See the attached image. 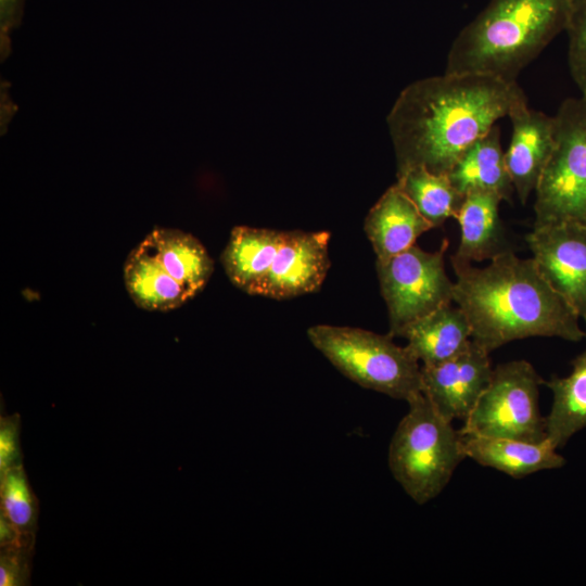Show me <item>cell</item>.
<instances>
[{
	"instance_id": "obj_1",
	"label": "cell",
	"mask_w": 586,
	"mask_h": 586,
	"mask_svg": "<svg viewBox=\"0 0 586 586\" xmlns=\"http://www.w3.org/2000/svg\"><path fill=\"white\" fill-rule=\"evenodd\" d=\"M524 104L517 81L492 75L445 72L408 85L387 115L397 175L417 166L447 175L469 145Z\"/></svg>"
},
{
	"instance_id": "obj_2",
	"label": "cell",
	"mask_w": 586,
	"mask_h": 586,
	"mask_svg": "<svg viewBox=\"0 0 586 586\" xmlns=\"http://www.w3.org/2000/svg\"><path fill=\"white\" fill-rule=\"evenodd\" d=\"M456 275L453 298L471 326V340L491 354L531 336L586 337L579 317L542 276L535 260L511 250L484 268L450 257Z\"/></svg>"
},
{
	"instance_id": "obj_3",
	"label": "cell",
	"mask_w": 586,
	"mask_h": 586,
	"mask_svg": "<svg viewBox=\"0 0 586 586\" xmlns=\"http://www.w3.org/2000/svg\"><path fill=\"white\" fill-rule=\"evenodd\" d=\"M571 0H489L450 46L446 73L517 81L519 73L565 30Z\"/></svg>"
},
{
	"instance_id": "obj_4",
	"label": "cell",
	"mask_w": 586,
	"mask_h": 586,
	"mask_svg": "<svg viewBox=\"0 0 586 586\" xmlns=\"http://www.w3.org/2000/svg\"><path fill=\"white\" fill-rule=\"evenodd\" d=\"M407 404L390 442L387 463L404 492L424 505L443 492L466 459L462 434L422 393Z\"/></svg>"
},
{
	"instance_id": "obj_5",
	"label": "cell",
	"mask_w": 586,
	"mask_h": 586,
	"mask_svg": "<svg viewBox=\"0 0 586 586\" xmlns=\"http://www.w3.org/2000/svg\"><path fill=\"white\" fill-rule=\"evenodd\" d=\"M214 262L192 234L153 229L127 256L124 277L133 298L151 310L179 307L204 288Z\"/></svg>"
},
{
	"instance_id": "obj_6",
	"label": "cell",
	"mask_w": 586,
	"mask_h": 586,
	"mask_svg": "<svg viewBox=\"0 0 586 586\" xmlns=\"http://www.w3.org/2000/svg\"><path fill=\"white\" fill-rule=\"evenodd\" d=\"M307 335L333 367L358 385L405 402L422 393L421 365L391 335L330 324L313 326Z\"/></svg>"
},
{
	"instance_id": "obj_7",
	"label": "cell",
	"mask_w": 586,
	"mask_h": 586,
	"mask_svg": "<svg viewBox=\"0 0 586 586\" xmlns=\"http://www.w3.org/2000/svg\"><path fill=\"white\" fill-rule=\"evenodd\" d=\"M555 117V146L535 188L534 227L586 226V97L565 99Z\"/></svg>"
},
{
	"instance_id": "obj_8",
	"label": "cell",
	"mask_w": 586,
	"mask_h": 586,
	"mask_svg": "<svg viewBox=\"0 0 586 586\" xmlns=\"http://www.w3.org/2000/svg\"><path fill=\"white\" fill-rule=\"evenodd\" d=\"M544 380L531 362L500 364L459 430L463 435L513 438L539 443L547 438L539 409Z\"/></svg>"
},
{
	"instance_id": "obj_9",
	"label": "cell",
	"mask_w": 586,
	"mask_h": 586,
	"mask_svg": "<svg viewBox=\"0 0 586 586\" xmlns=\"http://www.w3.org/2000/svg\"><path fill=\"white\" fill-rule=\"evenodd\" d=\"M446 249L447 241L436 252H426L415 244L397 255L377 259L392 337L399 336L412 321L454 302V282L444 266Z\"/></svg>"
},
{
	"instance_id": "obj_10",
	"label": "cell",
	"mask_w": 586,
	"mask_h": 586,
	"mask_svg": "<svg viewBox=\"0 0 586 586\" xmlns=\"http://www.w3.org/2000/svg\"><path fill=\"white\" fill-rule=\"evenodd\" d=\"M525 239L542 276L586 327V226L564 221L534 227Z\"/></svg>"
},
{
	"instance_id": "obj_11",
	"label": "cell",
	"mask_w": 586,
	"mask_h": 586,
	"mask_svg": "<svg viewBox=\"0 0 586 586\" xmlns=\"http://www.w3.org/2000/svg\"><path fill=\"white\" fill-rule=\"evenodd\" d=\"M492 374L489 354L471 342L468 349L444 362L421 366V392L446 420L463 421Z\"/></svg>"
},
{
	"instance_id": "obj_12",
	"label": "cell",
	"mask_w": 586,
	"mask_h": 586,
	"mask_svg": "<svg viewBox=\"0 0 586 586\" xmlns=\"http://www.w3.org/2000/svg\"><path fill=\"white\" fill-rule=\"evenodd\" d=\"M329 231H285L259 295L283 300L317 291L330 267Z\"/></svg>"
},
{
	"instance_id": "obj_13",
	"label": "cell",
	"mask_w": 586,
	"mask_h": 586,
	"mask_svg": "<svg viewBox=\"0 0 586 586\" xmlns=\"http://www.w3.org/2000/svg\"><path fill=\"white\" fill-rule=\"evenodd\" d=\"M512 136L505 152L507 169L522 204L537 186L555 146V117L524 104L509 116Z\"/></svg>"
},
{
	"instance_id": "obj_14",
	"label": "cell",
	"mask_w": 586,
	"mask_h": 586,
	"mask_svg": "<svg viewBox=\"0 0 586 586\" xmlns=\"http://www.w3.org/2000/svg\"><path fill=\"white\" fill-rule=\"evenodd\" d=\"M377 259L397 255L432 226L397 183L390 187L369 211L364 226Z\"/></svg>"
},
{
	"instance_id": "obj_15",
	"label": "cell",
	"mask_w": 586,
	"mask_h": 586,
	"mask_svg": "<svg viewBox=\"0 0 586 586\" xmlns=\"http://www.w3.org/2000/svg\"><path fill=\"white\" fill-rule=\"evenodd\" d=\"M462 449L466 458L476 463L500 471L513 479L544 471L559 469L565 458L546 438L539 443L505 437H489L462 434Z\"/></svg>"
},
{
	"instance_id": "obj_16",
	"label": "cell",
	"mask_w": 586,
	"mask_h": 586,
	"mask_svg": "<svg viewBox=\"0 0 586 586\" xmlns=\"http://www.w3.org/2000/svg\"><path fill=\"white\" fill-rule=\"evenodd\" d=\"M471 335L464 313L447 304L409 323L399 337L407 340V348L421 366H433L468 349Z\"/></svg>"
},
{
	"instance_id": "obj_17",
	"label": "cell",
	"mask_w": 586,
	"mask_h": 586,
	"mask_svg": "<svg viewBox=\"0 0 586 586\" xmlns=\"http://www.w3.org/2000/svg\"><path fill=\"white\" fill-rule=\"evenodd\" d=\"M285 231L237 226L221 254L229 280L242 291L259 295Z\"/></svg>"
},
{
	"instance_id": "obj_18",
	"label": "cell",
	"mask_w": 586,
	"mask_h": 586,
	"mask_svg": "<svg viewBox=\"0 0 586 586\" xmlns=\"http://www.w3.org/2000/svg\"><path fill=\"white\" fill-rule=\"evenodd\" d=\"M447 177L461 194L484 190L511 202L514 187L507 169L500 131L495 125L469 145L456 161Z\"/></svg>"
},
{
	"instance_id": "obj_19",
	"label": "cell",
	"mask_w": 586,
	"mask_h": 586,
	"mask_svg": "<svg viewBox=\"0 0 586 586\" xmlns=\"http://www.w3.org/2000/svg\"><path fill=\"white\" fill-rule=\"evenodd\" d=\"M501 201L492 191L477 190L464 195L456 217L461 229L460 244L451 258L464 263L482 262L508 250L498 212Z\"/></svg>"
},
{
	"instance_id": "obj_20",
	"label": "cell",
	"mask_w": 586,
	"mask_h": 586,
	"mask_svg": "<svg viewBox=\"0 0 586 586\" xmlns=\"http://www.w3.org/2000/svg\"><path fill=\"white\" fill-rule=\"evenodd\" d=\"M552 393V404L545 417L547 440L558 449L586 428V348L572 361V371L543 382Z\"/></svg>"
},
{
	"instance_id": "obj_21",
	"label": "cell",
	"mask_w": 586,
	"mask_h": 586,
	"mask_svg": "<svg viewBox=\"0 0 586 586\" xmlns=\"http://www.w3.org/2000/svg\"><path fill=\"white\" fill-rule=\"evenodd\" d=\"M396 183L432 228L441 227L450 217L456 218L464 200L447 175L434 174L422 166L397 175Z\"/></svg>"
},
{
	"instance_id": "obj_22",
	"label": "cell",
	"mask_w": 586,
	"mask_h": 586,
	"mask_svg": "<svg viewBox=\"0 0 586 586\" xmlns=\"http://www.w3.org/2000/svg\"><path fill=\"white\" fill-rule=\"evenodd\" d=\"M0 512L24 534L37 531L38 500L28 483L23 466L0 475Z\"/></svg>"
},
{
	"instance_id": "obj_23",
	"label": "cell",
	"mask_w": 586,
	"mask_h": 586,
	"mask_svg": "<svg viewBox=\"0 0 586 586\" xmlns=\"http://www.w3.org/2000/svg\"><path fill=\"white\" fill-rule=\"evenodd\" d=\"M565 30L570 73L581 94L586 97V0H571Z\"/></svg>"
},
{
	"instance_id": "obj_24",
	"label": "cell",
	"mask_w": 586,
	"mask_h": 586,
	"mask_svg": "<svg viewBox=\"0 0 586 586\" xmlns=\"http://www.w3.org/2000/svg\"><path fill=\"white\" fill-rule=\"evenodd\" d=\"M34 545L35 535L16 544L0 546L1 586H26L30 584Z\"/></svg>"
},
{
	"instance_id": "obj_25",
	"label": "cell",
	"mask_w": 586,
	"mask_h": 586,
	"mask_svg": "<svg viewBox=\"0 0 586 586\" xmlns=\"http://www.w3.org/2000/svg\"><path fill=\"white\" fill-rule=\"evenodd\" d=\"M20 428L21 418L17 413L0 418V475L23 466Z\"/></svg>"
},
{
	"instance_id": "obj_26",
	"label": "cell",
	"mask_w": 586,
	"mask_h": 586,
	"mask_svg": "<svg viewBox=\"0 0 586 586\" xmlns=\"http://www.w3.org/2000/svg\"><path fill=\"white\" fill-rule=\"evenodd\" d=\"M25 0H0V55L1 62L10 55V33L17 28L23 18Z\"/></svg>"
},
{
	"instance_id": "obj_27",
	"label": "cell",
	"mask_w": 586,
	"mask_h": 586,
	"mask_svg": "<svg viewBox=\"0 0 586 586\" xmlns=\"http://www.w3.org/2000/svg\"><path fill=\"white\" fill-rule=\"evenodd\" d=\"M10 85L1 84V135L5 133L7 125L17 110V106L11 101L7 88Z\"/></svg>"
}]
</instances>
